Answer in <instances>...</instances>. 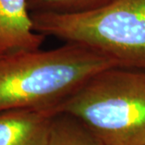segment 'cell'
Returning a JSON list of instances; mask_svg holds the SVG:
<instances>
[{"instance_id": "cell-1", "label": "cell", "mask_w": 145, "mask_h": 145, "mask_svg": "<svg viewBox=\"0 0 145 145\" xmlns=\"http://www.w3.org/2000/svg\"><path fill=\"white\" fill-rule=\"evenodd\" d=\"M110 59L78 43L0 57V113L18 108L56 109ZM57 111V110H56Z\"/></svg>"}, {"instance_id": "cell-2", "label": "cell", "mask_w": 145, "mask_h": 145, "mask_svg": "<svg viewBox=\"0 0 145 145\" xmlns=\"http://www.w3.org/2000/svg\"><path fill=\"white\" fill-rule=\"evenodd\" d=\"M103 145H145V70L100 71L60 104Z\"/></svg>"}, {"instance_id": "cell-3", "label": "cell", "mask_w": 145, "mask_h": 145, "mask_svg": "<svg viewBox=\"0 0 145 145\" xmlns=\"http://www.w3.org/2000/svg\"><path fill=\"white\" fill-rule=\"evenodd\" d=\"M35 31L78 43L117 67L145 70V0H110L76 14H31Z\"/></svg>"}, {"instance_id": "cell-4", "label": "cell", "mask_w": 145, "mask_h": 145, "mask_svg": "<svg viewBox=\"0 0 145 145\" xmlns=\"http://www.w3.org/2000/svg\"><path fill=\"white\" fill-rule=\"evenodd\" d=\"M55 109L18 108L0 113V145H48Z\"/></svg>"}, {"instance_id": "cell-5", "label": "cell", "mask_w": 145, "mask_h": 145, "mask_svg": "<svg viewBox=\"0 0 145 145\" xmlns=\"http://www.w3.org/2000/svg\"><path fill=\"white\" fill-rule=\"evenodd\" d=\"M45 38L33 27L27 0H0V57L39 49Z\"/></svg>"}, {"instance_id": "cell-6", "label": "cell", "mask_w": 145, "mask_h": 145, "mask_svg": "<svg viewBox=\"0 0 145 145\" xmlns=\"http://www.w3.org/2000/svg\"><path fill=\"white\" fill-rule=\"evenodd\" d=\"M48 145H103L81 120L66 113L53 117Z\"/></svg>"}, {"instance_id": "cell-7", "label": "cell", "mask_w": 145, "mask_h": 145, "mask_svg": "<svg viewBox=\"0 0 145 145\" xmlns=\"http://www.w3.org/2000/svg\"><path fill=\"white\" fill-rule=\"evenodd\" d=\"M110 0H27L31 14H76L99 8Z\"/></svg>"}]
</instances>
